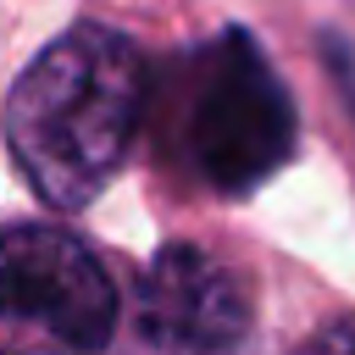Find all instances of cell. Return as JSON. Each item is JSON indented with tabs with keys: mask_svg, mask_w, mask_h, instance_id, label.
Here are the masks:
<instances>
[{
	"mask_svg": "<svg viewBox=\"0 0 355 355\" xmlns=\"http://www.w3.org/2000/svg\"><path fill=\"white\" fill-rule=\"evenodd\" d=\"M144 105V67L128 33L72 28L17 78L6 100V144L44 205H89L122 166Z\"/></svg>",
	"mask_w": 355,
	"mask_h": 355,
	"instance_id": "obj_1",
	"label": "cell"
},
{
	"mask_svg": "<svg viewBox=\"0 0 355 355\" xmlns=\"http://www.w3.org/2000/svg\"><path fill=\"white\" fill-rule=\"evenodd\" d=\"M183 155L222 194H250L294 155V100L239 28L211 39L194 61Z\"/></svg>",
	"mask_w": 355,
	"mask_h": 355,
	"instance_id": "obj_2",
	"label": "cell"
},
{
	"mask_svg": "<svg viewBox=\"0 0 355 355\" xmlns=\"http://www.w3.org/2000/svg\"><path fill=\"white\" fill-rule=\"evenodd\" d=\"M0 316L44 327L67 349H100L116 327L111 272L61 227L0 233Z\"/></svg>",
	"mask_w": 355,
	"mask_h": 355,
	"instance_id": "obj_3",
	"label": "cell"
},
{
	"mask_svg": "<svg viewBox=\"0 0 355 355\" xmlns=\"http://www.w3.org/2000/svg\"><path fill=\"white\" fill-rule=\"evenodd\" d=\"M250 327L239 277L200 244H166L139 277V333L161 349H227Z\"/></svg>",
	"mask_w": 355,
	"mask_h": 355,
	"instance_id": "obj_4",
	"label": "cell"
}]
</instances>
